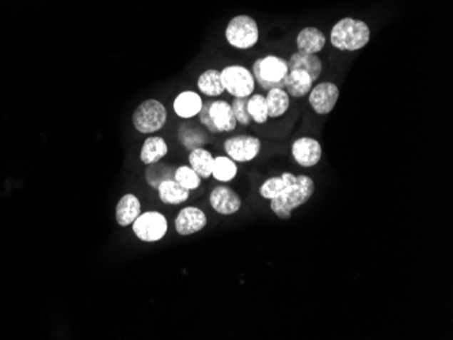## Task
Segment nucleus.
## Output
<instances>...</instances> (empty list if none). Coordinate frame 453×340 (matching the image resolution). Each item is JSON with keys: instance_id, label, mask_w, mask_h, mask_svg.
I'll list each match as a JSON object with an SVG mask.
<instances>
[{"instance_id": "nucleus-25", "label": "nucleus", "mask_w": 453, "mask_h": 340, "mask_svg": "<svg viewBox=\"0 0 453 340\" xmlns=\"http://www.w3.org/2000/svg\"><path fill=\"white\" fill-rule=\"evenodd\" d=\"M174 172H175V168L173 165H170L168 163H162V160H161L158 163L148 164L144 175H146V180L150 185V187L158 189L161 183H163L166 180H170V179H174Z\"/></svg>"}, {"instance_id": "nucleus-2", "label": "nucleus", "mask_w": 453, "mask_h": 340, "mask_svg": "<svg viewBox=\"0 0 453 340\" xmlns=\"http://www.w3.org/2000/svg\"><path fill=\"white\" fill-rule=\"evenodd\" d=\"M315 192V182L307 175H297L292 189L283 197L270 200V209L281 220H289L292 212L307 204Z\"/></svg>"}, {"instance_id": "nucleus-8", "label": "nucleus", "mask_w": 453, "mask_h": 340, "mask_svg": "<svg viewBox=\"0 0 453 340\" xmlns=\"http://www.w3.org/2000/svg\"><path fill=\"white\" fill-rule=\"evenodd\" d=\"M261 140L254 136H234L224 143V150L236 163H248L261 153Z\"/></svg>"}, {"instance_id": "nucleus-3", "label": "nucleus", "mask_w": 453, "mask_h": 340, "mask_svg": "<svg viewBox=\"0 0 453 340\" xmlns=\"http://www.w3.org/2000/svg\"><path fill=\"white\" fill-rule=\"evenodd\" d=\"M251 73L261 88H284L289 73L288 60L280 56L268 55L254 61Z\"/></svg>"}, {"instance_id": "nucleus-5", "label": "nucleus", "mask_w": 453, "mask_h": 340, "mask_svg": "<svg viewBox=\"0 0 453 340\" xmlns=\"http://www.w3.org/2000/svg\"><path fill=\"white\" fill-rule=\"evenodd\" d=\"M167 110L158 99H146L138 105L132 115L133 128L141 135H152L165 128Z\"/></svg>"}, {"instance_id": "nucleus-31", "label": "nucleus", "mask_w": 453, "mask_h": 340, "mask_svg": "<svg viewBox=\"0 0 453 340\" xmlns=\"http://www.w3.org/2000/svg\"><path fill=\"white\" fill-rule=\"evenodd\" d=\"M208 106H209V101L203 105V109L200 110L198 113V117H200V123H203L205 126L206 129L210 132V133H218V130L215 129L213 123L209 118V113H208Z\"/></svg>"}, {"instance_id": "nucleus-15", "label": "nucleus", "mask_w": 453, "mask_h": 340, "mask_svg": "<svg viewBox=\"0 0 453 340\" xmlns=\"http://www.w3.org/2000/svg\"><path fill=\"white\" fill-rule=\"evenodd\" d=\"M203 98L195 91H182L180 94L175 96L173 102V109L174 113L178 115L179 118L183 120H190L195 115H198L200 110L203 109Z\"/></svg>"}, {"instance_id": "nucleus-29", "label": "nucleus", "mask_w": 453, "mask_h": 340, "mask_svg": "<svg viewBox=\"0 0 453 340\" xmlns=\"http://www.w3.org/2000/svg\"><path fill=\"white\" fill-rule=\"evenodd\" d=\"M248 98H235L234 102L231 105L236 123L239 125H243V126H248L250 123H253L248 111Z\"/></svg>"}, {"instance_id": "nucleus-10", "label": "nucleus", "mask_w": 453, "mask_h": 340, "mask_svg": "<svg viewBox=\"0 0 453 340\" xmlns=\"http://www.w3.org/2000/svg\"><path fill=\"white\" fill-rule=\"evenodd\" d=\"M292 158L296 163L302 167H314L322 159V145L312 137H300L292 144Z\"/></svg>"}, {"instance_id": "nucleus-16", "label": "nucleus", "mask_w": 453, "mask_h": 340, "mask_svg": "<svg viewBox=\"0 0 453 340\" xmlns=\"http://www.w3.org/2000/svg\"><path fill=\"white\" fill-rule=\"evenodd\" d=\"M296 180V175L292 172H283L278 177H269L260 187V194L265 200H275L288 192Z\"/></svg>"}, {"instance_id": "nucleus-6", "label": "nucleus", "mask_w": 453, "mask_h": 340, "mask_svg": "<svg viewBox=\"0 0 453 340\" xmlns=\"http://www.w3.org/2000/svg\"><path fill=\"white\" fill-rule=\"evenodd\" d=\"M224 90L234 98H248L254 94L255 81L250 69L243 66H227L220 71Z\"/></svg>"}, {"instance_id": "nucleus-19", "label": "nucleus", "mask_w": 453, "mask_h": 340, "mask_svg": "<svg viewBox=\"0 0 453 340\" xmlns=\"http://www.w3.org/2000/svg\"><path fill=\"white\" fill-rule=\"evenodd\" d=\"M312 78L302 69H290L284 90L288 93L289 96L293 98H302L308 96L311 88L314 87Z\"/></svg>"}, {"instance_id": "nucleus-4", "label": "nucleus", "mask_w": 453, "mask_h": 340, "mask_svg": "<svg viewBox=\"0 0 453 340\" xmlns=\"http://www.w3.org/2000/svg\"><path fill=\"white\" fill-rule=\"evenodd\" d=\"M224 36L230 46L239 51H248L260 41V26L250 15H236L228 22Z\"/></svg>"}, {"instance_id": "nucleus-9", "label": "nucleus", "mask_w": 453, "mask_h": 340, "mask_svg": "<svg viewBox=\"0 0 453 340\" xmlns=\"http://www.w3.org/2000/svg\"><path fill=\"white\" fill-rule=\"evenodd\" d=\"M340 99V88L331 82L319 83L314 86L308 94L310 106L319 115L330 114L337 106Z\"/></svg>"}, {"instance_id": "nucleus-22", "label": "nucleus", "mask_w": 453, "mask_h": 340, "mask_svg": "<svg viewBox=\"0 0 453 340\" xmlns=\"http://www.w3.org/2000/svg\"><path fill=\"white\" fill-rule=\"evenodd\" d=\"M215 158L213 155L206 150L205 148H194L189 153V165L195 171V174L201 179H208L212 177Z\"/></svg>"}, {"instance_id": "nucleus-24", "label": "nucleus", "mask_w": 453, "mask_h": 340, "mask_svg": "<svg viewBox=\"0 0 453 340\" xmlns=\"http://www.w3.org/2000/svg\"><path fill=\"white\" fill-rule=\"evenodd\" d=\"M266 99V106H268V114L269 118H278L283 117L290 106V98L288 93L284 88H272L268 91Z\"/></svg>"}, {"instance_id": "nucleus-27", "label": "nucleus", "mask_w": 453, "mask_h": 340, "mask_svg": "<svg viewBox=\"0 0 453 340\" xmlns=\"http://www.w3.org/2000/svg\"><path fill=\"white\" fill-rule=\"evenodd\" d=\"M248 111L253 123L263 125L269 120L266 99L261 94H253V96H248Z\"/></svg>"}, {"instance_id": "nucleus-1", "label": "nucleus", "mask_w": 453, "mask_h": 340, "mask_svg": "<svg viewBox=\"0 0 453 340\" xmlns=\"http://www.w3.org/2000/svg\"><path fill=\"white\" fill-rule=\"evenodd\" d=\"M371 41V28L367 22L346 16L340 19L330 31L331 45L341 52H357Z\"/></svg>"}, {"instance_id": "nucleus-20", "label": "nucleus", "mask_w": 453, "mask_h": 340, "mask_svg": "<svg viewBox=\"0 0 453 340\" xmlns=\"http://www.w3.org/2000/svg\"><path fill=\"white\" fill-rule=\"evenodd\" d=\"M167 152H168V147H167V143L163 137H148L143 143V147L140 150V160L146 165L158 163V162L163 160Z\"/></svg>"}, {"instance_id": "nucleus-11", "label": "nucleus", "mask_w": 453, "mask_h": 340, "mask_svg": "<svg viewBox=\"0 0 453 340\" xmlns=\"http://www.w3.org/2000/svg\"><path fill=\"white\" fill-rule=\"evenodd\" d=\"M209 204L221 216H231L242 207V200L231 187L221 185L210 191Z\"/></svg>"}, {"instance_id": "nucleus-21", "label": "nucleus", "mask_w": 453, "mask_h": 340, "mask_svg": "<svg viewBox=\"0 0 453 340\" xmlns=\"http://www.w3.org/2000/svg\"><path fill=\"white\" fill-rule=\"evenodd\" d=\"M158 195L159 200L166 205H180L189 200L190 191L182 187L174 179L166 180L159 185Z\"/></svg>"}, {"instance_id": "nucleus-7", "label": "nucleus", "mask_w": 453, "mask_h": 340, "mask_svg": "<svg viewBox=\"0 0 453 340\" xmlns=\"http://www.w3.org/2000/svg\"><path fill=\"white\" fill-rule=\"evenodd\" d=\"M132 230L138 240L144 243H156L167 235L168 222L165 215L152 210L140 213L132 224Z\"/></svg>"}, {"instance_id": "nucleus-30", "label": "nucleus", "mask_w": 453, "mask_h": 340, "mask_svg": "<svg viewBox=\"0 0 453 340\" xmlns=\"http://www.w3.org/2000/svg\"><path fill=\"white\" fill-rule=\"evenodd\" d=\"M185 132H188L190 137L185 136V135H179L180 141L183 144V147H186L188 150H194V148H200L205 144L206 138L201 130L198 129H193V128H185Z\"/></svg>"}, {"instance_id": "nucleus-14", "label": "nucleus", "mask_w": 453, "mask_h": 340, "mask_svg": "<svg viewBox=\"0 0 453 340\" xmlns=\"http://www.w3.org/2000/svg\"><path fill=\"white\" fill-rule=\"evenodd\" d=\"M296 46L299 52L316 55L326 46V34L315 26L302 29L296 37Z\"/></svg>"}, {"instance_id": "nucleus-17", "label": "nucleus", "mask_w": 453, "mask_h": 340, "mask_svg": "<svg viewBox=\"0 0 453 340\" xmlns=\"http://www.w3.org/2000/svg\"><path fill=\"white\" fill-rule=\"evenodd\" d=\"M141 213L140 200L135 194H125L116 206V221L120 227H131Z\"/></svg>"}, {"instance_id": "nucleus-18", "label": "nucleus", "mask_w": 453, "mask_h": 340, "mask_svg": "<svg viewBox=\"0 0 453 340\" xmlns=\"http://www.w3.org/2000/svg\"><path fill=\"white\" fill-rule=\"evenodd\" d=\"M289 71L290 69H302L305 71L312 81L315 82L322 72H323V63L322 60L316 55H310V53H304L296 51L295 53H292L288 60Z\"/></svg>"}, {"instance_id": "nucleus-23", "label": "nucleus", "mask_w": 453, "mask_h": 340, "mask_svg": "<svg viewBox=\"0 0 453 340\" xmlns=\"http://www.w3.org/2000/svg\"><path fill=\"white\" fill-rule=\"evenodd\" d=\"M197 87H198L201 94L210 96V98L220 96L225 91L223 82H221L220 71L215 68L206 69L198 76Z\"/></svg>"}, {"instance_id": "nucleus-28", "label": "nucleus", "mask_w": 453, "mask_h": 340, "mask_svg": "<svg viewBox=\"0 0 453 340\" xmlns=\"http://www.w3.org/2000/svg\"><path fill=\"white\" fill-rule=\"evenodd\" d=\"M174 180L189 191L195 190L201 185V177L195 174L190 165H179L174 172Z\"/></svg>"}, {"instance_id": "nucleus-12", "label": "nucleus", "mask_w": 453, "mask_h": 340, "mask_svg": "<svg viewBox=\"0 0 453 340\" xmlns=\"http://www.w3.org/2000/svg\"><path fill=\"white\" fill-rule=\"evenodd\" d=\"M208 224V218L200 207L186 206L183 207L175 218V231L180 236H190L203 231Z\"/></svg>"}, {"instance_id": "nucleus-26", "label": "nucleus", "mask_w": 453, "mask_h": 340, "mask_svg": "<svg viewBox=\"0 0 453 340\" xmlns=\"http://www.w3.org/2000/svg\"><path fill=\"white\" fill-rule=\"evenodd\" d=\"M238 175V164L228 156L215 158L212 177L221 183H228Z\"/></svg>"}, {"instance_id": "nucleus-13", "label": "nucleus", "mask_w": 453, "mask_h": 340, "mask_svg": "<svg viewBox=\"0 0 453 340\" xmlns=\"http://www.w3.org/2000/svg\"><path fill=\"white\" fill-rule=\"evenodd\" d=\"M208 113L218 133H228L235 130L238 123L235 118L233 106L227 101H221V99L209 101Z\"/></svg>"}]
</instances>
